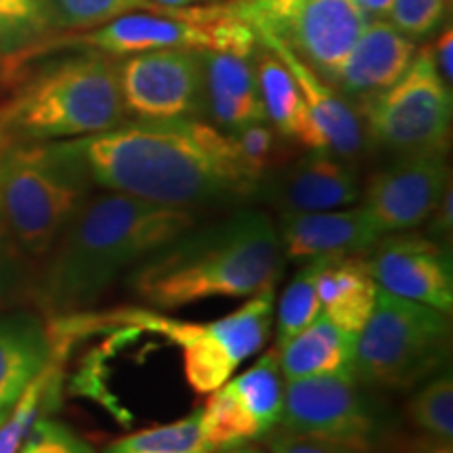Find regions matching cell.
Wrapping results in <instances>:
<instances>
[{
	"mask_svg": "<svg viewBox=\"0 0 453 453\" xmlns=\"http://www.w3.org/2000/svg\"><path fill=\"white\" fill-rule=\"evenodd\" d=\"M67 143L101 189L157 206L194 212L260 189L234 137L197 118L122 122Z\"/></svg>",
	"mask_w": 453,
	"mask_h": 453,
	"instance_id": "obj_1",
	"label": "cell"
},
{
	"mask_svg": "<svg viewBox=\"0 0 453 453\" xmlns=\"http://www.w3.org/2000/svg\"><path fill=\"white\" fill-rule=\"evenodd\" d=\"M194 225L191 211L116 191L90 196L34 269L30 303L47 319L84 313L118 277Z\"/></svg>",
	"mask_w": 453,
	"mask_h": 453,
	"instance_id": "obj_2",
	"label": "cell"
},
{
	"mask_svg": "<svg viewBox=\"0 0 453 453\" xmlns=\"http://www.w3.org/2000/svg\"><path fill=\"white\" fill-rule=\"evenodd\" d=\"M277 225L265 212L240 211L194 225L130 271V292L150 307L173 311L212 298H250L281 275Z\"/></svg>",
	"mask_w": 453,
	"mask_h": 453,
	"instance_id": "obj_3",
	"label": "cell"
},
{
	"mask_svg": "<svg viewBox=\"0 0 453 453\" xmlns=\"http://www.w3.org/2000/svg\"><path fill=\"white\" fill-rule=\"evenodd\" d=\"M275 321V288L254 294L234 313L194 324L150 309H118L107 313H76L49 319L53 342L67 347L87 334L127 327L157 334L183 350L185 380L197 395H211L229 380L243 361L267 344Z\"/></svg>",
	"mask_w": 453,
	"mask_h": 453,
	"instance_id": "obj_4",
	"label": "cell"
},
{
	"mask_svg": "<svg viewBox=\"0 0 453 453\" xmlns=\"http://www.w3.org/2000/svg\"><path fill=\"white\" fill-rule=\"evenodd\" d=\"M124 118L116 59L87 50L19 78L0 104V134L13 143L81 139L120 127Z\"/></svg>",
	"mask_w": 453,
	"mask_h": 453,
	"instance_id": "obj_5",
	"label": "cell"
},
{
	"mask_svg": "<svg viewBox=\"0 0 453 453\" xmlns=\"http://www.w3.org/2000/svg\"><path fill=\"white\" fill-rule=\"evenodd\" d=\"M93 185L67 141L4 145L0 196L11 235L34 269L93 196Z\"/></svg>",
	"mask_w": 453,
	"mask_h": 453,
	"instance_id": "obj_6",
	"label": "cell"
},
{
	"mask_svg": "<svg viewBox=\"0 0 453 453\" xmlns=\"http://www.w3.org/2000/svg\"><path fill=\"white\" fill-rule=\"evenodd\" d=\"M449 347V315L378 288L370 319L357 334L353 373L364 387L405 390L428 380Z\"/></svg>",
	"mask_w": 453,
	"mask_h": 453,
	"instance_id": "obj_7",
	"label": "cell"
},
{
	"mask_svg": "<svg viewBox=\"0 0 453 453\" xmlns=\"http://www.w3.org/2000/svg\"><path fill=\"white\" fill-rule=\"evenodd\" d=\"M361 105L370 143L399 156L445 151L451 128V87L439 76L430 49L418 50L393 87Z\"/></svg>",
	"mask_w": 453,
	"mask_h": 453,
	"instance_id": "obj_8",
	"label": "cell"
},
{
	"mask_svg": "<svg viewBox=\"0 0 453 453\" xmlns=\"http://www.w3.org/2000/svg\"><path fill=\"white\" fill-rule=\"evenodd\" d=\"M355 376H315L283 387L280 428L359 453H373L393 433V418Z\"/></svg>",
	"mask_w": 453,
	"mask_h": 453,
	"instance_id": "obj_9",
	"label": "cell"
},
{
	"mask_svg": "<svg viewBox=\"0 0 453 453\" xmlns=\"http://www.w3.org/2000/svg\"><path fill=\"white\" fill-rule=\"evenodd\" d=\"M127 116L137 120H185L206 113L203 67L197 49H157L116 61Z\"/></svg>",
	"mask_w": 453,
	"mask_h": 453,
	"instance_id": "obj_10",
	"label": "cell"
},
{
	"mask_svg": "<svg viewBox=\"0 0 453 453\" xmlns=\"http://www.w3.org/2000/svg\"><path fill=\"white\" fill-rule=\"evenodd\" d=\"M447 187L451 180L445 151L399 156L370 179L361 206L382 235L401 234L426 223Z\"/></svg>",
	"mask_w": 453,
	"mask_h": 453,
	"instance_id": "obj_11",
	"label": "cell"
},
{
	"mask_svg": "<svg viewBox=\"0 0 453 453\" xmlns=\"http://www.w3.org/2000/svg\"><path fill=\"white\" fill-rule=\"evenodd\" d=\"M380 290L451 313L453 263L443 243L420 234H388L365 258Z\"/></svg>",
	"mask_w": 453,
	"mask_h": 453,
	"instance_id": "obj_12",
	"label": "cell"
},
{
	"mask_svg": "<svg viewBox=\"0 0 453 453\" xmlns=\"http://www.w3.org/2000/svg\"><path fill=\"white\" fill-rule=\"evenodd\" d=\"M72 44H82L110 57H127L157 49H206L202 7L164 9L160 13L137 11V13L116 17L84 34L76 36L72 34V38L64 41L53 38L44 50L72 47Z\"/></svg>",
	"mask_w": 453,
	"mask_h": 453,
	"instance_id": "obj_13",
	"label": "cell"
},
{
	"mask_svg": "<svg viewBox=\"0 0 453 453\" xmlns=\"http://www.w3.org/2000/svg\"><path fill=\"white\" fill-rule=\"evenodd\" d=\"M365 26L367 15L355 0H300L281 36L334 87Z\"/></svg>",
	"mask_w": 453,
	"mask_h": 453,
	"instance_id": "obj_14",
	"label": "cell"
},
{
	"mask_svg": "<svg viewBox=\"0 0 453 453\" xmlns=\"http://www.w3.org/2000/svg\"><path fill=\"white\" fill-rule=\"evenodd\" d=\"M277 234L283 257L296 263L364 254L384 237L364 206L324 212H281Z\"/></svg>",
	"mask_w": 453,
	"mask_h": 453,
	"instance_id": "obj_15",
	"label": "cell"
},
{
	"mask_svg": "<svg viewBox=\"0 0 453 453\" xmlns=\"http://www.w3.org/2000/svg\"><path fill=\"white\" fill-rule=\"evenodd\" d=\"M258 42L273 50L280 59L286 64L288 70L296 81L300 93L307 101L311 116L321 130L326 141V150L330 154L342 157V160H355L359 157L370 145L367 139L364 118L361 111H357L353 105L344 99L342 93H338L330 82L317 76L311 67L304 64L300 57L294 53L286 38L277 32H257Z\"/></svg>",
	"mask_w": 453,
	"mask_h": 453,
	"instance_id": "obj_16",
	"label": "cell"
},
{
	"mask_svg": "<svg viewBox=\"0 0 453 453\" xmlns=\"http://www.w3.org/2000/svg\"><path fill=\"white\" fill-rule=\"evenodd\" d=\"M269 191L281 212L338 211L361 200L355 168L327 150H311L277 174Z\"/></svg>",
	"mask_w": 453,
	"mask_h": 453,
	"instance_id": "obj_17",
	"label": "cell"
},
{
	"mask_svg": "<svg viewBox=\"0 0 453 453\" xmlns=\"http://www.w3.org/2000/svg\"><path fill=\"white\" fill-rule=\"evenodd\" d=\"M416 53V41L401 34L390 21L373 19L355 42L334 88L347 97L370 99L393 87Z\"/></svg>",
	"mask_w": 453,
	"mask_h": 453,
	"instance_id": "obj_18",
	"label": "cell"
},
{
	"mask_svg": "<svg viewBox=\"0 0 453 453\" xmlns=\"http://www.w3.org/2000/svg\"><path fill=\"white\" fill-rule=\"evenodd\" d=\"M203 67V105L212 127L231 134L248 124L267 122L252 57L197 49Z\"/></svg>",
	"mask_w": 453,
	"mask_h": 453,
	"instance_id": "obj_19",
	"label": "cell"
},
{
	"mask_svg": "<svg viewBox=\"0 0 453 453\" xmlns=\"http://www.w3.org/2000/svg\"><path fill=\"white\" fill-rule=\"evenodd\" d=\"M53 359L49 324L34 311L0 317V410H11Z\"/></svg>",
	"mask_w": 453,
	"mask_h": 453,
	"instance_id": "obj_20",
	"label": "cell"
},
{
	"mask_svg": "<svg viewBox=\"0 0 453 453\" xmlns=\"http://www.w3.org/2000/svg\"><path fill=\"white\" fill-rule=\"evenodd\" d=\"M254 53V72H257L260 101L265 107V118L281 137L307 150H326L321 130L311 116L307 101L300 93L296 81L286 64L273 50L265 47Z\"/></svg>",
	"mask_w": 453,
	"mask_h": 453,
	"instance_id": "obj_21",
	"label": "cell"
},
{
	"mask_svg": "<svg viewBox=\"0 0 453 453\" xmlns=\"http://www.w3.org/2000/svg\"><path fill=\"white\" fill-rule=\"evenodd\" d=\"M357 334L327 319L324 313L277 347L283 380L315 376H355Z\"/></svg>",
	"mask_w": 453,
	"mask_h": 453,
	"instance_id": "obj_22",
	"label": "cell"
},
{
	"mask_svg": "<svg viewBox=\"0 0 453 453\" xmlns=\"http://www.w3.org/2000/svg\"><path fill=\"white\" fill-rule=\"evenodd\" d=\"M319 309L334 324L359 334L376 304L378 286L361 254L324 258L317 275Z\"/></svg>",
	"mask_w": 453,
	"mask_h": 453,
	"instance_id": "obj_23",
	"label": "cell"
},
{
	"mask_svg": "<svg viewBox=\"0 0 453 453\" xmlns=\"http://www.w3.org/2000/svg\"><path fill=\"white\" fill-rule=\"evenodd\" d=\"M57 26L50 0H0V70L17 76L30 57L42 53Z\"/></svg>",
	"mask_w": 453,
	"mask_h": 453,
	"instance_id": "obj_24",
	"label": "cell"
},
{
	"mask_svg": "<svg viewBox=\"0 0 453 453\" xmlns=\"http://www.w3.org/2000/svg\"><path fill=\"white\" fill-rule=\"evenodd\" d=\"M223 387L250 418L260 437H267L271 430L280 426L286 380L281 376L277 347L260 355L240 376H231Z\"/></svg>",
	"mask_w": 453,
	"mask_h": 453,
	"instance_id": "obj_25",
	"label": "cell"
},
{
	"mask_svg": "<svg viewBox=\"0 0 453 453\" xmlns=\"http://www.w3.org/2000/svg\"><path fill=\"white\" fill-rule=\"evenodd\" d=\"M59 382V357L53 353L47 370L24 390V395L9 410L4 422L0 424V453H19L36 420H41L57 407L61 390Z\"/></svg>",
	"mask_w": 453,
	"mask_h": 453,
	"instance_id": "obj_26",
	"label": "cell"
},
{
	"mask_svg": "<svg viewBox=\"0 0 453 453\" xmlns=\"http://www.w3.org/2000/svg\"><path fill=\"white\" fill-rule=\"evenodd\" d=\"M104 453H214L202 433V407L185 418L116 439Z\"/></svg>",
	"mask_w": 453,
	"mask_h": 453,
	"instance_id": "obj_27",
	"label": "cell"
},
{
	"mask_svg": "<svg viewBox=\"0 0 453 453\" xmlns=\"http://www.w3.org/2000/svg\"><path fill=\"white\" fill-rule=\"evenodd\" d=\"M321 265H324V258L307 260L281 292L280 303H277L275 347L286 344L321 313L319 296H317V275H319Z\"/></svg>",
	"mask_w": 453,
	"mask_h": 453,
	"instance_id": "obj_28",
	"label": "cell"
},
{
	"mask_svg": "<svg viewBox=\"0 0 453 453\" xmlns=\"http://www.w3.org/2000/svg\"><path fill=\"white\" fill-rule=\"evenodd\" d=\"M407 416L424 437L453 443V378L449 372L424 380L407 403Z\"/></svg>",
	"mask_w": 453,
	"mask_h": 453,
	"instance_id": "obj_29",
	"label": "cell"
},
{
	"mask_svg": "<svg viewBox=\"0 0 453 453\" xmlns=\"http://www.w3.org/2000/svg\"><path fill=\"white\" fill-rule=\"evenodd\" d=\"M50 3H53L57 26L76 32L93 30L116 17L137 13V11H156V13L164 11V7H157L151 0H50Z\"/></svg>",
	"mask_w": 453,
	"mask_h": 453,
	"instance_id": "obj_30",
	"label": "cell"
},
{
	"mask_svg": "<svg viewBox=\"0 0 453 453\" xmlns=\"http://www.w3.org/2000/svg\"><path fill=\"white\" fill-rule=\"evenodd\" d=\"M9 141L0 134V154ZM34 265L21 254L11 235L3 196H0V304H15L30 300Z\"/></svg>",
	"mask_w": 453,
	"mask_h": 453,
	"instance_id": "obj_31",
	"label": "cell"
},
{
	"mask_svg": "<svg viewBox=\"0 0 453 453\" xmlns=\"http://www.w3.org/2000/svg\"><path fill=\"white\" fill-rule=\"evenodd\" d=\"M235 141L237 154H240L243 166L252 174L258 183L263 177L277 164V133L267 122L248 124L235 133H231Z\"/></svg>",
	"mask_w": 453,
	"mask_h": 453,
	"instance_id": "obj_32",
	"label": "cell"
},
{
	"mask_svg": "<svg viewBox=\"0 0 453 453\" xmlns=\"http://www.w3.org/2000/svg\"><path fill=\"white\" fill-rule=\"evenodd\" d=\"M447 7L449 0H393L390 24L411 41H420L443 24Z\"/></svg>",
	"mask_w": 453,
	"mask_h": 453,
	"instance_id": "obj_33",
	"label": "cell"
},
{
	"mask_svg": "<svg viewBox=\"0 0 453 453\" xmlns=\"http://www.w3.org/2000/svg\"><path fill=\"white\" fill-rule=\"evenodd\" d=\"M19 453H97L82 437H78L67 424L41 418L34 424Z\"/></svg>",
	"mask_w": 453,
	"mask_h": 453,
	"instance_id": "obj_34",
	"label": "cell"
},
{
	"mask_svg": "<svg viewBox=\"0 0 453 453\" xmlns=\"http://www.w3.org/2000/svg\"><path fill=\"white\" fill-rule=\"evenodd\" d=\"M300 0H231V7L254 27V32H283Z\"/></svg>",
	"mask_w": 453,
	"mask_h": 453,
	"instance_id": "obj_35",
	"label": "cell"
},
{
	"mask_svg": "<svg viewBox=\"0 0 453 453\" xmlns=\"http://www.w3.org/2000/svg\"><path fill=\"white\" fill-rule=\"evenodd\" d=\"M267 437L269 453H359L342 445L326 443V441L319 439L288 433L283 428H273Z\"/></svg>",
	"mask_w": 453,
	"mask_h": 453,
	"instance_id": "obj_36",
	"label": "cell"
},
{
	"mask_svg": "<svg viewBox=\"0 0 453 453\" xmlns=\"http://www.w3.org/2000/svg\"><path fill=\"white\" fill-rule=\"evenodd\" d=\"M428 220V229L426 235L430 240L443 243L449 242L451 237V229H453V191L451 187H447L445 196L441 197V202L437 203L433 214L426 219Z\"/></svg>",
	"mask_w": 453,
	"mask_h": 453,
	"instance_id": "obj_37",
	"label": "cell"
},
{
	"mask_svg": "<svg viewBox=\"0 0 453 453\" xmlns=\"http://www.w3.org/2000/svg\"><path fill=\"white\" fill-rule=\"evenodd\" d=\"M451 50H453V32L451 27L447 26V30L441 34L437 47L433 50V59H434V67H437L439 76L451 87L453 81V61H451Z\"/></svg>",
	"mask_w": 453,
	"mask_h": 453,
	"instance_id": "obj_38",
	"label": "cell"
},
{
	"mask_svg": "<svg viewBox=\"0 0 453 453\" xmlns=\"http://www.w3.org/2000/svg\"><path fill=\"white\" fill-rule=\"evenodd\" d=\"M359 4V9L364 11L365 15L376 17V19H382L390 13V7H393V0H355Z\"/></svg>",
	"mask_w": 453,
	"mask_h": 453,
	"instance_id": "obj_39",
	"label": "cell"
},
{
	"mask_svg": "<svg viewBox=\"0 0 453 453\" xmlns=\"http://www.w3.org/2000/svg\"><path fill=\"white\" fill-rule=\"evenodd\" d=\"M411 453H453V445L451 441H439V439L426 437L416 445V449Z\"/></svg>",
	"mask_w": 453,
	"mask_h": 453,
	"instance_id": "obj_40",
	"label": "cell"
},
{
	"mask_svg": "<svg viewBox=\"0 0 453 453\" xmlns=\"http://www.w3.org/2000/svg\"><path fill=\"white\" fill-rule=\"evenodd\" d=\"M151 3L157 4V7H164V9H180V7H185V4L196 3V0H151Z\"/></svg>",
	"mask_w": 453,
	"mask_h": 453,
	"instance_id": "obj_41",
	"label": "cell"
},
{
	"mask_svg": "<svg viewBox=\"0 0 453 453\" xmlns=\"http://www.w3.org/2000/svg\"><path fill=\"white\" fill-rule=\"evenodd\" d=\"M217 453H265L260 447L257 445H242V447H235V449H226V451H217Z\"/></svg>",
	"mask_w": 453,
	"mask_h": 453,
	"instance_id": "obj_42",
	"label": "cell"
},
{
	"mask_svg": "<svg viewBox=\"0 0 453 453\" xmlns=\"http://www.w3.org/2000/svg\"><path fill=\"white\" fill-rule=\"evenodd\" d=\"M7 413H9V410H0V424L4 422V418H7Z\"/></svg>",
	"mask_w": 453,
	"mask_h": 453,
	"instance_id": "obj_43",
	"label": "cell"
}]
</instances>
